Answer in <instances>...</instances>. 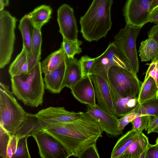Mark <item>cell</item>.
I'll list each match as a JSON object with an SVG mask.
<instances>
[{
  "label": "cell",
  "instance_id": "6da1fadb",
  "mask_svg": "<svg viewBox=\"0 0 158 158\" xmlns=\"http://www.w3.org/2000/svg\"><path fill=\"white\" fill-rule=\"evenodd\" d=\"M63 145L69 157H77L87 147L102 137L103 131L95 119L85 112L72 121L51 124L43 129Z\"/></svg>",
  "mask_w": 158,
  "mask_h": 158
},
{
  "label": "cell",
  "instance_id": "7a4b0ae2",
  "mask_svg": "<svg viewBox=\"0 0 158 158\" xmlns=\"http://www.w3.org/2000/svg\"><path fill=\"white\" fill-rule=\"evenodd\" d=\"M113 0H93L80 19L81 31L86 41H97L105 37L111 28L110 10Z\"/></svg>",
  "mask_w": 158,
  "mask_h": 158
},
{
  "label": "cell",
  "instance_id": "3957f363",
  "mask_svg": "<svg viewBox=\"0 0 158 158\" xmlns=\"http://www.w3.org/2000/svg\"><path fill=\"white\" fill-rule=\"evenodd\" d=\"M39 61L31 70L11 77L12 93L26 105L32 107L41 106L45 85Z\"/></svg>",
  "mask_w": 158,
  "mask_h": 158
},
{
  "label": "cell",
  "instance_id": "277c9868",
  "mask_svg": "<svg viewBox=\"0 0 158 158\" xmlns=\"http://www.w3.org/2000/svg\"><path fill=\"white\" fill-rule=\"evenodd\" d=\"M84 113L69 111L63 107L51 106L41 110L36 114L27 113L23 124L14 133L19 140L24 136H31L51 124L73 121Z\"/></svg>",
  "mask_w": 158,
  "mask_h": 158
},
{
  "label": "cell",
  "instance_id": "5b68a950",
  "mask_svg": "<svg viewBox=\"0 0 158 158\" xmlns=\"http://www.w3.org/2000/svg\"><path fill=\"white\" fill-rule=\"evenodd\" d=\"M27 113L19 104L9 87L0 83V125L10 135L23 124Z\"/></svg>",
  "mask_w": 158,
  "mask_h": 158
},
{
  "label": "cell",
  "instance_id": "8992f818",
  "mask_svg": "<svg viewBox=\"0 0 158 158\" xmlns=\"http://www.w3.org/2000/svg\"><path fill=\"white\" fill-rule=\"evenodd\" d=\"M107 77L111 91L115 95L121 98L138 97L142 82L133 73L112 66L109 69Z\"/></svg>",
  "mask_w": 158,
  "mask_h": 158
},
{
  "label": "cell",
  "instance_id": "52a82bcc",
  "mask_svg": "<svg viewBox=\"0 0 158 158\" xmlns=\"http://www.w3.org/2000/svg\"><path fill=\"white\" fill-rule=\"evenodd\" d=\"M141 27L126 24L115 36L114 42L116 47L128 61L132 73H138L139 63L136 42Z\"/></svg>",
  "mask_w": 158,
  "mask_h": 158
},
{
  "label": "cell",
  "instance_id": "ba28073f",
  "mask_svg": "<svg viewBox=\"0 0 158 158\" xmlns=\"http://www.w3.org/2000/svg\"><path fill=\"white\" fill-rule=\"evenodd\" d=\"M17 20L9 12L0 13V68L9 64L13 53L15 40V29Z\"/></svg>",
  "mask_w": 158,
  "mask_h": 158
},
{
  "label": "cell",
  "instance_id": "9c48e42d",
  "mask_svg": "<svg viewBox=\"0 0 158 158\" xmlns=\"http://www.w3.org/2000/svg\"><path fill=\"white\" fill-rule=\"evenodd\" d=\"M112 66L121 67L132 73L128 61L119 50L114 42L109 44L103 53L95 58L89 75H99L108 81V70Z\"/></svg>",
  "mask_w": 158,
  "mask_h": 158
},
{
  "label": "cell",
  "instance_id": "30bf717a",
  "mask_svg": "<svg viewBox=\"0 0 158 158\" xmlns=\"http://www.w3.org/2000/svg\"><path fill=\"white\" fill-rule=\"evenodd\" d=\"M32 136L37 144L42 158H68V153L61 143L47 132L42 131Z\"/></svg>",
  "mask_w": 158,
  "mask_h": 158
},
{
  "label": "cell",
  "instance_id": "8fae6325",
  "mask_svg": "<svg viewBox=\"0 0 158 158\" xmlns=\"http://www.w3.org/2000/svg\"><path fill=\"white\" fill-rule=\"evenodd\" d=\"M152 0H127L123 9L126 24L142 27L148 22Z\"/></svg>",
  "mask_w": 158,
  "mask_h": 158
},
{
  "label": "cell",
  "instance_id": "7c38bea8",
  "mask_svg": "<svg viewBox=\"0 0 158 158\" xmlns=\"http://www.w3.org/2000/svg\"><path fill=\"white\" fill-rule=\"evenodd\" d=\"M57 13L59 32L63 39L73 41L78 40V29L73 9L64 4L58 8Z\"/></svg>",
  "mask_w": 158,
  "mask_h": 158
},
{
  "label": "cell",
  "instance_id": "4fadbf2b",
  "mask_svg": "<svg viewBox=\"0 0 158 158\" xmlns=\"http://www.w3.org/2000/svg\"><path fill=\"white\" fill-rule=\"evenodd\" d=\"M87 113L97 122L102 131L112 138L117 137L123 133L118 127V118L108 113L99 107L87 105Z\"/></svg>",
  "mask_w": 158,
  "mask_h": 158
},
{
  "label": "cell",
  "instance_id": "5bb4252c",
  "mask_svg": "<svg viewBox=\"0 0 158 158\" xmlns=\"http://www.w3.org/2000/svg\"><path fill=\"white\" fill-rule=\"evenodd\" d=\"M94 84L97 105L110 114L115 116L110 89L108 82L95 74L89 75Z\"/></svg>",
  "mask_w": 158,
  "mask_h": 158
},
{
  "label": "cell",
  "instance_id": "9a60e30c",
  "mask_svg": "<svg viewBox=\"0 0 158 158\" xmlns=\"http://www.w3.org/2000/svg\"><path fill=\"white\" fill-rule=\"evenodd\" d=\"M91 79L88 75L81 79L70 89L74 98L80 102L89 106H95V90Z\"/></svg>",
  "mask_w": 158,
  "mask_h": 158
},
{
  "label": "cell",
  "instance_id": "2e32d148",
  "mask_svg": "<svg viewBox=\"0 0 158 158\" xmlns=\"http://www.w3.org/2000/svg\"><path fill=\"white\" fill-rule=\"evenodd\" d=\"M66 60L63 61L55 71L45 75L44 80L45 88L52 93H59L64 88L63 84L66 68Z\"/></svg>",
  "mask_w": 158,
  "mask_h": 158
},
{
  "label": "cell",
  "instance_id": "e0dca14e",
  "mask_svg": "<svg viewBox=\"0 0 158 158\" xmlns=\"http://www.w3.org/2000/svg\"><path fill=\"white\" fill-rule=\"evenodd\" d=\"M149 144L148 138L142 132H139L120 158H145Z\"/></svg>",
  "mask_w": 158,
  "mask_h": 158
},
{
  "label": "cell",
  "instance_id": "ac0fdd59",
  "mask_svg": "<svg viewBox=\"0 0 158 158\" xmlns=\"http://www.w3.org/2000/svg\"><path fill=\"white\" fill-rule=\"evenodd\" d=\"M111 94L115 116L118 118L133 110L139 104L138 97L121 98L115 95L111 92Z\"/></svg>",
  "mask_w": 158,
  "mask_h": 158
},
{
  "label": "cell",
  "instance_id": "d6986e66",
  "mask_svg": "<svg viewBox=\"0 0 158 158\" xmlns=\"http://www.w3.org/2000/svg\"><path fill=\"white\" fill-rule=\"evenodd\" d=\"M63 86L64 88H70L82 78L79 60L76 58L67 59Z\"/></svg>",
  "mask_w": 158,
  "mask_h": 158
},
{
  "label": "cell",
  "instance_id": "ffe728a7",
  "mask_svg": "<svg viewBox=\"0 0 158 158\" xmlns=\"http://www.w3.org/2000/svg\"><path fill=\"white\" fill-rule=\"evenodd\" d=\"M68 58L63 48L52 53L41 63L42 73L46 75L51 73L59 66L61 63Z\"/></svg>",
  "mask_w": 158,
  "mask_h": 158
},
{
  "label": "cell",
  "instance_id": "44dd1931",
  "mask_svg": "<svg viewBox=\"0 0 158 158\" xmlns=\"http://www.w3.org/2000/svg\"><path fill=\"white\" fill-rule=\"evenodd\" d=\"M139 52L142 61L151 60V63H155L158 58V43L152 38L148 37L141 42Z\"/></svg>",
  "mask_w": 158,
  "mask_h": 158
},
{
  "label": "cell",
  "instance_id": "7402d4cb",
  "mask_svg": "<svg viewBox=\"0 0 158 158\" xmlns=\"http://www.w3.org/2000/svg\"><path fill=\"white\" fill-rule=\"evenodd\" d=\"M52 13L50 6L42 5L27 15L34 27L41 29L42 26L49 21Z\"/></svg>",
  "mask_w": 158,
  "mask_h": 158
},
{
  "label": "cell",
  "instance_id": "603a6c76",
  "mask_svg": "<svg viewBox=\"0 0 158 158\" xmlns=\"http://www.w3.org/2000/svg\"><path fill=\"white\" fill-rule=\"evenodd\" d=\"M158 96V87L154 79L150 76H145L142 83L138 97L140 104Z\"/></svg>",
  "mask_w": 158,
  "mask_h": 158
},
{
  "label": "cell",
  "instance_id": "cb8c5ba5",
  "mask_svg": "<svg viewBox=\"0 0 158 158\" xmlns=\"http://www.w3.org/2000/svg\"><path fill=\"white\" fill-rule=\"evenodd\" d=\"M23 40V47L27 53L31 52V42L34 28L28 15H25L20 20L18 26Z\"/></svg>",
  "mask_w": 158,
  "mask_h": 158
},
{
  "label": "cell",
  "instance_id": "d4e9b609",
  "mask_svg": "<svg viewBox=\"0 0 158 158\" xmlns=\"http://www.w3.org/2000/svg\"><path fill=\"white\" fill-rule=\"evenodd\" d=\"M138 133L132 129L120 138L113 148L111 158H120L133 141Z\"/></svg>",
  "mask_w": 158,
  "mask_h": 158
},
{
  "label": "cell",
  "instance_id": "484cf974",
  "mask_svg": "<svg viewBox=\"0 0 158 158\" xmlns=\"http://www.w3.org/2000/svg\"><path fill=\"white\" fill-rule=\"evenodd\" d=\"M134 110L138 115H158V96L139 103Z\"/></svg>",
  "mask_w": 158,
  "mask_h": 158
},
{
  "label": "cell",
  "instance_id": "4316f807",
  "mask_svg": "<svg viewBox=\"0 0 158 158\" xmlns=\"http://www.w3.org/2000/svg\"><path fill=\"white\" fill-rule=\"evenodd\" d=\"M82 44L81 40H77L73 41L63 39L61 46L63 48L68 59L74 58L76 54H79L82 52L80 46Z\"/></svg>",
  "mask_w": 158,
  "mask_h": 158
},
{
  "label": "cell",
  "instance_id": "83f0119b",
  "mask_svg": "<svg viewBox=\"0 0 158 158\" xmlns=\"http://www.w3.org/2000/svg\"><path fill=\"white\" fill-rule=\"evenodd\" d=\"M27 62V52L23 47L21 52L10 64L9 73L11 77L19 75L21 69Z\"/></svg>",
  "mask_w": 158,
  "mask_h": 158
},
{
  "label": "cell",
  "instance_id": "f1b7e54d",
  "mask_svg": "<svg viewBox=\"0 0 158 158\" xmlns=\"http://www.w3.org/2000/svg\"><path fill=\"white\" fill-rule=\"evenodd\" d=\"M41 29L34 28L31 42V52L39 60L41 59L42 35Z\"/></svg>",
  "mask_w": 158,
  "mask_h": 158
},
{
  "label": "cell",
  "instance_id": "f546056e",
  "mask_svg": "<svg viewBox=\"0 0 158 158\" xmlns=\"http://www.w3.org/2000/svg\"><path fill=\"white\" fill-rule=\"evenodd\" d=\"M151 116L148 115H138L131 122L132 129L137 132L147 130L149 124Z\"/></svg>",
  "mask_w": 158,
  "mask_h": 158
},
{
  "label": "cell",
  "instance_id": "4dcf8cb0",
  "mask_svg": "<svg viewBox=\"0 0 158 158\" xmlns=\"http://www.w3.org/2000/svg\"><path fill=\"white\" fill-rule=\"evenodd\" d=\"M28 137L24 136L20 139L18 144L15 152L12 158H30L29 152L27 139Z\"/></svg>",
  "mask_w": 158,
  "mask_h": 158
},
{
  "label": "cell",
  "instance_id": "1f68e13d",
  "mask_svg": "<svg viewBox=\"0 0 158 158\" xmlns=\"http://www.w3.org/2000/svg\"><path fill=\"white\" fill-rule=\"evenodd\" d=\"M10 134L0 125V156L7 158V149Z\"/></svg>",
  "mask_w": 158,
  "mask_h": 158
},
{
  "label": "cell",
  "instance_id": "d6a6232c",
  "mask_svg": "<svg viewBox=\"0 0 158 158\" xmlns=\"http://www.w3.org/2000/svg\"><path fill=\"white\" fill-rule=\"evenodd\" d=\"M95 58L89 57L87 55L82 56L79 60L81 72L82 77L89 75L90 70L92 68Z\"/></svg>",
  "mask_w": 158,
  "mask_h": 158
},
{
  "label": "cell",
  "instance_id": "836d02e7",
  "mask_svg": "<svg viewBox=\"0 0 158 158\" xmlns=\"http://www.w3.org/2000/svg\"><path fill=\"white\" fill-rule=\"evenodd\" d=\"M77 157L79 158H99V155L96 147V142L87 147Z\"/></svg>",
  "mask_w": 158,
  "mask_h": 158
},
{
  "label": "cell",
  "instance_id": "e575fe53",
  "mask_svg": "<svg viewBox=\"0 0 158 158\" xmlns=\"http://www.w3.org/2000/svg\"><path fill=\"white\" fill-rule=\"evenodd\" d=\"M19 140L14 133L10 135L7 149V158H12L16 152Z\"/></svg>",
  "mask_w": 158,
  "mask_h": 158
},
{
  "label": "cell",
  "instance_id": "d590c367",
  "mask_svg": "<svg viewBox=\"0 0 158 158\" xmlns=\"http://www.w3.org/2000/svg\"><path fill=\"white\" fill-rule=\"evenodd\" d=\"M138 115L134 110L118 119V124L119 129L123 131L125 127L131 123Z\"/></svg>",
  "mask_w": 158,
  "mask_h": 158
},
{
  "label": "cell",
  "instance_id": "8d00e7d4",
  "mask_svg": "<svg viewBox=\"0 0 158 158\" xmlns=\"http://www.w3.org/2000/svg\"><path fill=\"white\" fill-rule=\"evenodd\" d=\"M145 76L152 77L158 87V63H150L146 72Z\"/></svg>",
  "mask_w": 158,
  "mask_h": 158
},
{
  "label": "cell",
  "instance_id": "74e56055",
  "mask_svg": "<svg viewBox=\"0 0 158 158\" xmlns=\"http://www.w3.org/2000/svg\"><path fill=\"white\" fill-rule=\"evenodd\" d=\"M145 158H158V145L149 144L146 151Z\"/></svg>",
  "mask_w": 158,
  "mask_h": 158
},
{
  "label": "cell",
  "instance_id": "f35d334b",
  "mask_svg": "<svg viewBox=\"0 0 158 158\" xmlns=\"http://www.w3.org/2000/svg\"><path fill=\"white\" fill-rule=\"evenodd\" d=\"M147 131L148 134L152 132L158 133V115L151 116L149 126Z\"/></svg>",
  "mask_w": 158,
  "mask_h": 158
},
{
  "label": "cell",
  "instance_id": "ab89813d",
  "mask_svg": "<svg viewBox=\"0 0 158 158\" xmlns=\"http://www.w3.org/2000/svg\"><path fill=\"white\" fill-rule=\"evenodd\" d=\"M39 60L31 52H27V62L28 71L31 69L37 64Z\"/></svg>",
  "mask_w": 158,
  "mask_h": 158
},
{
  "label": "cell",
  "instance_id": "60d3db41",
  "mask_svg": "<svg viewBox=\"0 0 158 158\" xmlns=\"http://www.w3.org/2000/svg\"><path fill=\"white\" fill-rule=\"evenodd\" d=\"M148 22L158 24V6L150 12L148 17Z\"/></svg>",
  "mask_w": 158,
  "mask_h": 158
},
{
  "label": "cell",
  "instance_id": "b9f144b4",
  "mask_svg": "<svg viewBox=\"0 0 158 158\" xmlns=\"http://www.w3.org/2000/svg\"><path fill=\"white\" fill-rule=\"evenodd\" d=\"M148 37H151L158 43V24L153 26L148 32Z\"/></svg>",
  "mask_w": 158,
  "mask_h": 158
},
{
  "label": "cell",
  "instance_id": "7bdbcfd3",
  "mask_svg": "<svg viewBox=\"0 0 158 158\" xmlns=\"http://www.w3.org/2000/svg\"><path fill=\"white\" fill-rule=\"evenodd\" d=\"M9 0H0V10H3L5 6H8Z\"/></svg>",
  "mask_w": 158,
  "mask_h": 158
},
{
  "label": "cell",
  "instance_id": "ee69618b",
  "mask_svg": "<svg viewBox=\"0 0 158 158\" xmlns=\"http://www.w3.org/2000/svg\"><path fill=\"white\" fill-rule=\"evenodd\" d=\"M158 6V0H152L150 7V12Z\"/></svg>",
  "mask_w": 158,
  "mask_h": 158
},
{
  "label": "cell",
  "instance_id": "f6af8a7d",
  "mask_svg": "<svg viewBox=\"0 0 158 158\" xmlns=\"http://www.w3.org/2000/svg\"><path fill=\"white\" fill-rule=\"evenodd\" d=\"M156 144L158 145V137L156 140Z\"/></svg>",
  "mask_w": 158,
  "mask_h": 158
},
{
  "label": "cell",
  "instance_id": "bcb514c9",
  "mask_svg": "<svg viewBox=\"0 0 158 158\" xmlns=\"http://www.w3.org/2000/svg\"><path fill=\"white\" fill-rule=\"evenodd\" d=\"M155 63H158V58L157 60H156V61Z\"/></svg>",
  "mask_w": 158,
  "mask_h": 158
}]
</instances>
